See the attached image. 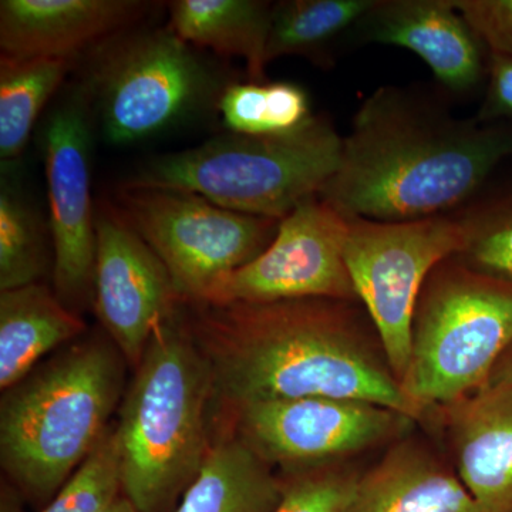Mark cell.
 I'll use <instances>...</instances> for the list:
<instances>
[{
    "label": "cell",
    "mask_w": 512,
    "mask_h": 512,
    "mask_svg": "<svg viewBox=\"0 0 512 512\" xmlns=\"http://www.w3.org/2000/svg\"><path fill=\"white\" fill-rule=\"evenodd\" d=\"M512 158V121L457 119L429 97L383 86L356 111L338 170L319 197L345 217L450 215Z\"/></svg>",
    "instance_id": "obj_1"
},
{
    "label": "cell",
    "mask_w": 512,
    "mask_h": 512,
    "mask_svg": "<svg viewBox=\"0 0 512 512\" xmlns=\"http://www.w3.org/2000/svg\"><path fill=\"white\" fill-rule=\"evenodd\" d=\"M343 302L200 305L194 338L215 396L237 409L271 399L357 400L417 417L396 377L365 349Z\"/></svg>",
    "instance_id": "obj_2"
},
{
    "label": "cell",
    "mask_w": 512,
    "mask_h": 512,
    "mask_svg": "<svg viewBox=\"0 0 512 512\" xmlns=\"http://www.w3.org/2000/svg\"><path fill=\"white\" fill-rule=\"evenodd\" d=\"M212 373L178 316L158 326L121 404L123 493L138 512H158L197 476L210 453Z\"/></svg>",
    "instance_id": "obj_3"
},
{
    "label": "cell",
    "mask_w": 512,
    "mask_h": 512,
    "mask_svg": "<svg viewBox=\"0 0 512 512\" xmlns=\"http://www.w3.org/2000/svg\"><path fill=\"white\" fill-rule=\"evenodd\" d=\"M121 376L113 350L86 342L3 392L0 461L22 490L55 497L109 430Z\"/></svg>",
    "instance_id": "obj_4"
},
{
    "label": "cell",
    "mask_w": 512,
    "mask_h": 512,
    "mask_svg": "<svg viewBox=\"0 0 512 512\" xmlns=\"http://www.w3.org/2000/svg\"><path fill=\"white\" fill-rule=\"evenodd\" d=\"M342 147L332 120L319 114L286 136L231 133L153 157L126 185L192 192L227 210L281 221L319 195L338 170Z\"/></svg>",
    "instance_id": "obj_5"
},
{
    "label": "cell",
    "mask_w": 512,
    "mask_h": 512,
    "mask_svg": "<svg viewBox=\"0 0 512 512\" xmlns=\"http://www.w3.org/2000/svg\"><path fill=\"white\" fill-rule=\"evenodd\" d=\"M448 261L421 291L412 360L400 383L419 413L483 389L512 345V282Z\"/></svg>",
    "instance_id": "obj_6"
},
{
    "label": "cell",
    "mask_w": 512,
    "mask_h": 512,
    "mask_svg": "<svg viewBox=\"0 0 512 512\" xmlns=\"http://www.w3.org/2000/svg\"><path fill=\"white\" fill-rule=\"evenodd\" d=\"M170 29L136 30L100 46L90 69L89 97L111 144L156 136L214 96V73Z\"/></svg>",
    "instance_id": "obj_7"
},
{
    "label": "cell",
    "mask_w": 512,
    "mask_h": 512,
    "mask_svg": "<svg viewBox=\"0 0 512 512\" xmlns=\"http://www.w3.org/2000/svg\"><path fill=\"white\" fill-rule=\"evenodd\" d=\"M113 207L161 259L181 301L195 305L220 279L261 255L281 222L170 188L124 185Z\"/></svg>",
    "instance_id": "obj_8"
},
{
    "label": "cell",
    "mask_w": 512,
    "mask_h": 512,
    "mask_svg": "<svg viewBox=\"0 0 512 512\" xmlns=\"http://www.w3.org/2000/svg\"><path fill=\"white\" fill-rule=\"evenodd\" d=\"M348 218L350 279L379 333L393 376L402 383L412 360L421 291L436 266L463 252L466 235L451 214L399 222Z\"/></svg>",
    "instance_id": "obj_9"
},
{
    "label": "cell",
    "mask_w": 512,
    "mask_h": 512,
    "mask_svg": "<svg viewBox=\"0 0 512 512\" xmlns=\"http://www.w3.org/2000/svg\"><path fill=\"white\" fill-rule=\"evenodd\" d=\"M349 218L319 195L279 222L269 247L220 279L198 305L356 299L345 261Z\"/></svg>",
    "instance_id": "obj_10"
},
{
    "label": "cell",
    "mask_w": 512,
    "mask_h": 512,
    "mask_svg": "<svg viewBox=\"0 0 512 512\" xmlns=\"http://www.w3.org/2000/svg\"><path fill=\"white\" fill-rule=\"evenodd\" d=\"M93 288L101 325L137 369L151 336L183 301L161 259L111 205L96 215Z\"/></svg>",
    "instance_id": "obj_11"
},
{
    "label": "cell",
    "mask_w": 512,
    "mask_h": 512,
    "mask_svg": "<svg viewBox=\"0 0 512 512\" xmlns=\"http://www.w3.org/2000/svg\"><path fill=\"white\" fill-rule=\"evenodd\" d=\"M241 439L264 460L311 464L365 450L393 433L402 414L357 400H259L238 407Z\"/></svg>",
    "instance_id": "obj_12"
},
{
    "label": "cell",
    "mask_w": 512,
    "mask_h": 512,
    "mask_svg": "<svg viewBox=\"0 0 512 512\" xmlns=\"http://www.w3.org/2000/svg\"><path fill=\"white\" fill-rule=\"evenodd\" d=\"M90 121L86 99L72 97L56 107L45 128L49 228L55 251L60 299L83 298L93 286L96 217L90 187Z\"/></svg>",
    "instance_id": "obj_13"
},
{
    "label": "cell",
    "mask_w": 512,
    "mask_h": 512,
    "mask_svg": "<svg viewBox=\"0 0 512 512\" xmlns=\"http://www.w3.org/2000/svg\"><path fill=\"white\" fill-rule=\"evenodd\" d=\"M349 39L403 47L450 92H473L487 74V52L454 0H376Z\"/></svg>",
    "instance_id": "obj_14"
},
{
    "label": "cell",
    "mask_w": 512,
    "mask_h": 512,
    "mask_svg": "<svg viewBox=\"0 0 512 512\" xmlns=\"http://www.w3.org/2000/svg\"><path fill=\"white\" fill-rule=\"evenodd\" d=\"M147 3L134 0H2V55L73 59L84 47L126 32Z\"/></svg>",
    "instance_id": "obj_15"
},
{
    "label": "cell",
    "mask_w": 512,
    "mask_h": 512,
    "mask_svg": "<svg viewBox=\"0 0 512 512\" xmlns=\"http://www.w3.org/2000/svg\"><path fill=\"white\" fill-rule=\"evenodd\" d=\"M453 406L461 483L481 512H512V384H487Z\"/></svg>",
    "instance_id": "obj_16"
},
{
    "label": "cell",
    "mask_w": 512,
    "mask_h": 512,
    "mask_svg": "<svg viewBox=\"0 0 512 512\" xmlns=\"http://www.w3.org/2000/svg\"><path fill=\"white\" fill-rule=\"evenodd\" d=\"M343 512H481L460 478L417 451L399 447L357 480Z\"/></svg>",
    "instance_id": "obj_17"
},
{
    "label": "cell",
    "mask_w": 512,
    "mask_h": 512,
    "mask_svg": "<svg viewBox=\"0 0 512 512\" xmlns=\"http://www.w3.org/2000/svg\"><path fill=\"white\" fill-rule=\"evenodd\" d=\"M86 325L45 285L0 291V389L25 380L53 349L82 335Z\"/></svg>",
    "instance_id": "obj_18"
},
{
    "label": "cell",
    "mask_w": 512,
    "mask_h": 512,
    "mask_svg": "<svg viewBox=\"0 0 512 512\" xmlns=\"http://www.w3.org/2000/svg\"><path fill=\"white\" fill-rule=\"evenodd\" d=\"M272 8L259 0H175L168 29L195 49L245 60L249 80L264 82Z\"/></svg>",
    "instance_id": "obj_19"
},
{
    "label": "cell",
    "mask_w": 512,
    "mask_h": 512,
    "mask_svg": "<svg viewBox=\"0 0 512 512\" xmlns=\"http://www.w3.org/2000/svg\"><path fill=\"white\" fill-rule=\"evenodd\" d=\"M285 488L241 439L211 447L175 512H274Z\"/></svg>",
    "instance_id": "obj_20"
},
{
    "label": "cell",
    "mask_w": 512,
    "mask_h": 512,
    "mask_svg": "<svg viewBox=\"0 0 512 512\" xmlns=\"http://www.w3.org/2000/svg\"><path fill=\"white\" fill-rule=\"evenodd\" d=\"M376 0H288L272 8L266 64L279 57L301 56L328 66L339 40H349Z\"/></svg>",
    "instance_id": "obj_21"
},
{
    "label": "cell",
    "mask_w": 512,
    "mask_h": 512,
    "mask_svg": "<svg viewBox=\"0 0 512 512\" xmlns=\"http://www.w3.org/2000/svg\"><path fill=\"white\" fill-rule=\"evenodd\" d=\"M73 59L0 55V157L16 160Z\"/></svg>",
    "instance_id": "obj_22"
},
{
    "label": "cell",
    "mask_w": 512,
    "mask_h": 512,
    "mask_svg": "<svg viewBox=\"0 0 512 512\" xmlns=\"http://www.w3.org/2000/svg\"><path fill=\"white\" fill-rule=\"evenodd\" d=\"M217 107L225 127L239 136H286L315 117L306 90L291 82L229 84Z\"/></svg>",
    "instance_id": "obj_23"
},
{
    "label": "cell",
    "mask_w": 512,
    "mask_h": 512,
    "mask_svg": "<svg viewBox=\"0 0 512 512\" xmlns=\"http://www.w3.org/2000/svg\"><path fill=\"white\" fill-rule=\"evenodd\" d=\"M466 235L460 255L481 274L512 282V180L454 212Z\"/></svg>",
    "instance_id": "obj_24"
},
{
    "label": "cell",
    "mask_w": 512,
    "mask_h": 512,
    "mask_svg": "<svg viewBox=\"0 0 512 512\" xmlns=\"http://www.w3.org/2000/svg\"><path fill=\"white\" fill-rule=\"evenodd\" d=\"M40 222L28 201L2 183L0 191V291L37 284L45 271Z\"/></svg>",
    "instance_id": "obj_25"
},
{
    "label": "cell",
    "mask_w": 512,
    "mask_h": 512,
    "mask_svg": "<svg viewBox=\"0 0 512 512\" xmlns=\"http://www.w3.org/2000/svg\"><path fill=\"white\" fill-rule=\"evenodd\" d=\"M121 464L116 430H107L89 457L40 512H103L121 497Z\"/></svg>",
    "instance_id": "obj_26"
},
{
    "label": "cell",
    "mask_w": 512,
    "mask_h": 512,
    "mask_svg": "<svg viewBox=\"0 0 512 512\" xmlns=\"http://www.w3.org/2000/svg\"><path fill=\"white\" fill-rule=\"evenodd\" d=\"M357 480L340 474H315L285 488L274 512H343L355 493Z\"/></svg>",
    "instance_id": "obj_27"
},
{
    "label": "cell",
    "mask_w": 512,
    "mask_h": 512,
    "mask_svg": "<svg viewBox=\"0 0 512 512\" xmlns=\"http://www.w3.org/2000/svg\"><path fill=\"white\" fill-rule=\"evenodd\" d=\"M485 52L512 59V0H454Z\"/></svg>",
    "instance_id": "obj_28"
},
{
    "label": "cell",
    "mask_w": 512,
    "mask_h": 512,
    "mask_svg": "<svg viewBox=\"0 0 512 512\" xmlns=\"http://www.w3.org/2000/svg\"><path fill=\"white\" fill-rule=\"evenodd\" d=\"M487 89L476 119L483 123L512 121V59L487 53Z\"/></svg>",
    "instance_id": "obj_29"
},
{
    "label": "cell",
    "mask_w": 512,
    "mask_h": 512,
    "mask_svg": "<svg viewBox=\"0 0 512 512\" xmlns=\"http://www.w3.org/2000/svg\"><path fill=\"white\" fill-rule=\"evenodd\" d=\"M508 383L512 384V345L504 353L503 357L498 360L493 375H491L488 384Z\"/></svg>",
    "instance_id": "obj_30"
},
{
    "label": "cell",
    "mask_w": 512,
    "mask_h": 512,
    "mask_svg": "<svg viewBox=\"0 0 512 512\" xmlns=\"http://www.w3.org/2000/svg\"><path fill=\"white\" fill-rule=\"evenodd\" d=\"M103 512H138V510L134 507L133 503L128 500L126 495H121V497L117 498V500Z\"/></svg>",
    "instance_id": "obj_31"
}]
</instances>
